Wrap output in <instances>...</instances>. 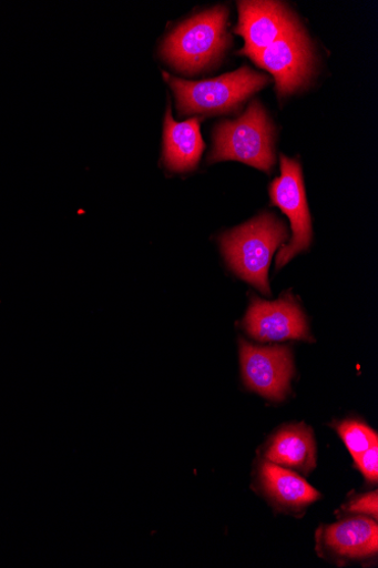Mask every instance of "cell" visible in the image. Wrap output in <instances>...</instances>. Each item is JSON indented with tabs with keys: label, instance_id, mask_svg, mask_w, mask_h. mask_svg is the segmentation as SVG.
I'll list each match as a JSON object with an SVG mask.
<instances>
[{
	"label": "cell",
	"instance_id": "obj_1",
	"mask_svg": "<svg viewBox=\"0 0 378 568\" xmlns=\"http://www.w3.org/2000/svg\"><path fill=\"white\" fill-rule=\"evenodd\" d=\"M286 225L272 214L229 232L222 237V247L233 271L263 294L272 293L267 273L275 251L286 242Z\"/></svg>",
	"mask_w": 378,
	"mask_h": 568
},
{
	"label": "cell",
	"instance_id": "obj_5",
	"mask_svg": "<svg viewBox=\"0 0 378 568\" xmlns=\"http://www.w3.org/2000/svg\"><path fill=\"white\" fill-rule=\"evenodd\" d=\"M269 195L275 205L289 217L292 223V242L284 246L277 257V267L282 268L293 257L309 247L311 241V222L308 211L302 168L293 160L282 156V176L269 187Z\"/></svg>",
	"mask_w": 378,
	"mask_h": 568
},
{
	"label": "cell",
	"instance_id": "obj_11",
	"mask_svg": "<svg viewBox=\"0 0 378 568\" xmlns=\"http://www.w3.org/2000/svg\"><path fill=\"white\" fill-rule=\"evenodd\" d=\"M324 542L337 555L360 558L377 552L378 527L375 521L357 518L324 530Z\"/></svg>",
	"mask_w": 378,
	"mask_h": 568
},
{
	"label": "cell",
	"instance_id": "obj_14",
	"mask_svg": "<svg viewBox=\"0 0 378 568\" xmlns=\"http://www.w3.org/2000/svg\"><path fill=\"white\" fill-rule=\"evenodd\" d=\"M338 430L355 460L366 450L378 445L376 433L358 422H346L339 426Z\"/></svg>",
	"mask_w": 378,
	"mask_h": 568
},
{
	"label": "cell",
	"instance_id": "obj_12",
	"mask_svg": "<svg viewBox=\"0 0 378 568\" xmlns=\"http://www.w3.org/2000/svg\"><path fill=\"white\" fill-rule=\"evenodd\" d=\"M266 457L277 466L309 473L316 466V446L309 429L303 426L284 429L269 445Z\"/></svg>",
	"mask_w": 378,
	"mask_h": 568
},
{
	"label": "cell",
	"instance_id": "obj_9",
	"mask_svg": "<svg viewBox=\"0 0 378 568\" xmlns=\"http://www.w3.org/2000/svg\"><path fill=\"white\" fill-rule=\"evenodd\" d=\"M238 8L239 24L236 32L245 40L241 54L249 59L299 24L282 3L239 2Z\"/></svg>",
	"mask_w": 378,
	"mask_h": 568
},
{
	"label": "cell",
	"instance_id": "obj_3",
	"mask_svg": "<svg viewBox=\"0 0 378 568\" xmlns=\"http://www.w3.org/2000/svg\"><path fill=\"white\" fill-rule=\"evenodd\" d=\"M210 161H237L266 173L274 169V128L258 101L238 120L224 122L215 129Z\"/></svg>",
	"mask_w": 378,
	"mask_h": 568
},
{
	"label": "cell",
	"instance_id": "obj_4",
	"mask_svg": "<svg viewBox=\"0 0 378 568\" xmlns=\"http://www.w3.org/2000/svg\"><path fill=\"white\" fill-rule=\"evenodd\" d=\"M176 93L181 114H224L236 111L248 97L264 88L268 79L244 67L218 79L192 82L164 73Z\"/></svg>",
	"mask_w": 378,
	"mask_h": 568
},
{
	"label": "cell",
	"instance_id": "obj_6",
	"mask_svg": "<svg viewBox=\"0 0 378 568\" xmlns=\"http://www.w3.org/2000/svg\"><path fill=\"white\" fill-rule=\"evenodd\" d=\"M251 60L275 77L280 95L297 91L311 74V47L300 24Z\"/></svg>",
	"mask_w": 378,
	"mask_h": 568
},
{
	"label": "cell",
	"instance_id": "obj_16",
	"mask_svg": "<svg viewBox=\"0 0 378 568\" xmlns=\"http://www.w3.org/2000/svg\"><path fill=\"white\" fill-rule=\"evenodd\" d=\"M377 501H378L377 493L376 491L370 493V494L359 498L354 504H351L349 509L351 511L365 513V514L372 515L374 518L377 519V515H378Z\"/></svg>",
	"mask_w": 378,
	"mask_h": 568
},
{
	"label": "cell",
	"instance_id": "obj_2",
	"mask_svg": "<svg viewBox=\"0 0 378 568\" xmlns=\"http://www.w3.org/2000/svg\"><path fill=\"white\" fill-rule=\"evenodd\" d=\"M228 10L214 8L178 27L166 40L162 54L177 70L196 73L217 61L229 42Z\"/></svg>",
	"mask_w": 378,
	"mask_h": 568
},
{
	"label": "cell",
	"instance_id": "obj_13",
	"mask_svg": "<svg viewBox=\"0 0 378 568\" xmlns=\"http://www.w3.org/2000/svg\"><path fill=\"white\" fill-rule=\"evenodd\" d=\"M260 477L265 491L283 505L300 507L319 498L318 491L303 478L275 463H264Z\"/></svg>",
	"mask_w": 378,
	"mask_h": 568
},
{
	"label": "cell",
	"instance_id": "obj_15",
	"mask_svg": "<svg viewBox=\"0 0 378 568\" xmlns=\"http://www.w3.org/2000/svg\"><path fill=\"white\" fill-rule=\"evenodd\" d=\"M357 466L370 481L378 478V445L372 446L356 459Z\"/></svg>",
	"mask_w": 378,
	"mask_h": 568
},
{
	"label": "cell",
	"instance_id": "obj_7",
	"mask_svg": "<svg viewBox=\"0 0 378 568\" xmlns=\"http://www.w3.org/2000/svg\"><path fill=\"white\" fill-rule=\"evenodd\" d=\"M241 363L244 381L251 389L269 399L285 398L294 374L288 347H257L242 341Z\"/></svg>",
	"mask_w": 378,
	"mask_h": 568
},
{
	"label": "cell",
	"instance_id": "obj_10",
	"mask_svg": "<svg viewBox=\"0 0 378 568\" xmlns=\"http://www.w3.org/2000/svg\"><path fill=\"white\" fill-rule=\"evenodd\" d=\"M198 122V119L176 122L168 111L165 122L164 159L170 170L188 172L197 166L204 150Z\"/></svg>",
	"mask_w": 378,
	"mask_h": 568
},
{
	"label": "cell",
	"instance_id": "obj_8",
	"mask_svg": "<svg viewBox=\"0 0 378 568\" xmlns=\"http://www.w3.org/2000/svg\"><path fill=\"white\" fill-rule=\"evenodd\" d=\"M245 327L247 333L259 342L309 337L306 318L292 294H286L275 302L254 297L245 318Z\"/></svg>",
	"mask_w": 378,
	"mask_h": 568
}]
</instances>
